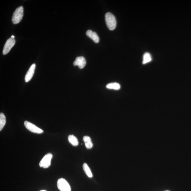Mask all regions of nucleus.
I'll return each instance as SVG.
<instances>
[{"label": "nucleus", "instance_id": "f257e3e1", "mask_svg": "<svg viewBox=\"0 0 191 191\" xmlns=\"http://www.w3.org/2000/svg\"><path fill=\"white\" fill-rule=\"evenodd\" d=\"M105 21L107 26L111 31L114 30L116 26L115 17L111 12H107L105 15Z\"/></svg>", "mask_w": 191, "mask_h": 191}, {"label": "nucleus", "instance_id": "f03ea898", "mask_svg": "<svg viewBox=\"0 0 191 191\" xmlns=\"http://www.w3.org/2000/svg\"><path fill=\"white\" fill-rule=\"evenodd\" d=\"M24 16V8L21 6L15 10L12 17V22L14 24H18L22 20Z\"/></svg>", "mask_w": 191, "mask_h": 191}, {"label": "nucleus", "instance_id": "7ed1b4c3", "mask_svg": "<svg viewBox=\"0 0 191 191\" xmlns=\"http://www.w3.org/2000/svg\"><path fill=\"white\" fill-rule=\"evenodd\" d=\"M57 186L60 191H71V188L69 183L64 178H60L58 179Z\"/></svg>", "mask_w": 191, "mask_h": 191}, {"label": "nucleus", "instance_id": "20e7f679", "mask_svg": "<svg viewBox=\"0 0 191 191\" xmlns=\"http://www.w3.org/2000/svg\"><path fill=\"white\" fill-rule=\"evenodd\" d=\"M52 155L51 153H48L45 155V156L40 161V167H41L44 168V169L49 167L51 165V160L52 159Z\"/></svg>", "mask_w": 191, "mask_h": 191}, {"label": "nucleus", "instance_id": "39448f33", "mask_svg": "<svg viewBox=\"0 0 191 191\" xmlns=\"http://www.w3.org/2000/svg\"><path fill=\"white\" fill-rule=\"evenodd\" d=\"M24 125L26 128L32 133H37V134H41L44 132V131L41 129L39 128L34 124L31 123L28 121H25Z\"/></svg>", "mask_w": 191, "mask_h": 191}, {"label": "nucleus", "instance_id": "423d86ee", "mask_svg": "<svg viewBox=\"0 0 191 191\" xmlns=\"http://www.w3.org/2000/svg\"><path fill=\"white\" fill-rule=\"evenodd\" d=\"M15 43V40L14 38H10L7 40L4 45L3 50V54L4 55H5L8 54L11 49L14 46Z\"/></svg>", "mask_w": 191, "mask_h": 191}, {"label": "nucleus", "instance_id": "0eeeda50", "mask_svg": "<svg viewBox=\"0 0 191 191\" xmlns=\"http://www.w3.org/2000/svg\"><path fill=\"white\" fill-rule=\"evenodd\" d=\"M86 60L83 56L77 57L74 61V66H77L80 69H83L86 65Z\"/></svg>", "mask_w": 191, "mask_h": 191}, {"label": "nucleus", "instance_id": "6e6552de", "mask_svg": "<svg viewBox=\"0 0 191 191\" xmlns=\"http://www.w3.org/2000/svg\"><path fill=\"white\" fill-rule=\"evenodd\" d=\"M35 67L36 65L35 64H33L29 68L25 77V81L26 82H28L31 80L35 73Z\"/></svg>", "mask_w": 191, "mask_h": 191}, {"label": "nucleus", "instance_id": "1a4fd4ad", "mask_svg": "<svg viewBox=\"0 0 191 191\" xmlns=\"http://www.w3.org/2000/svg\"><path fill=\"white\" fill-rule=\"evenodd\" d=\"M86 35L88 37L93 40L95 43H97L99 42L100 39L98 35L96 32H93L91 30H88L87 31Z\"/></svg>", "mask_w": 191, "mask_h": 191}, {"label": "nucleus", "instance_id": "9d476101", "mask_svg": "<svg viewBox=\"0 0 191 191\" xmlns=\"http://www.w3.org/2000/svg\"><path fill=\"white\" fill-rule=\"evenodd\" d=\"M83 140L85 142V145L87 148L90 149L93 147V143L90 137L88 136H85L83 137Z\"/></svg>", "mask_w": 191, "mask_h": 191}, {"label": "nucleus", "instance_id": "9b49d317", "mask_svg": "<svg viewBox=\"0 0 191 191\" xmlns=\"http://www.w3.org/2000/svg\"><path fill=\"white\" fill-rule=\"evenodd\" d=\"M68 140L69 142L74 146H77L79 144V142L77 137L73 135H70L68 136Z\"/></svg>", "mask_w": 191, "mask_h": 191}, {"label": "nucleus", "instance_id": "f8f14e48", "mask_svg": "<svg viewBox=\"0 0 191 191\" xmlns=\"http://www.w3.org/2000/svg\"><path fill=\"white\" fill-rule=\"evenodd\" d=\"M6 122V119L5 116L3 113L0 114V131H1L5 125Z\"/></svg>", "mask_w": 191, "mask_h": 191}, {"label": "nucleus", "instance_id": "ddd939ff", "mask_svg": "<svg viewBox=\"0 0 191 191\" xmlns=\"http://www.w3.org/2000/svg\"><path fill=\"white\" fill-rule=\"evenodd\" d=\"M83 168L84 171L86 175H88V177H93L92 173L90 169L88 164L86 163H84L83 164Z\"/></svg>", "mask_w": 191, "mask_h": 191}, {"label": "nucleus", "instance_id": "4468645a", "mask_svg": "<svg viewBox=\"0 0 191 191\" xmlns=\"http://www.w3.org/2000/svg\"><path fill=\"white\" fill-rule=\"evenodd\" d=\"M106 88L109 89L118 90L120 88V85L119 84L116 83H111L106 85Z\"/></svg>", "mask_w": 191, "mask_h": 191}, {"label": "nucleus", "instance_id": "2eb2a0df", "mask_svg": "<svg viewBox=\"0 0 191 191\" xmlns=\"http://www.w3.org/2000/svg\"><path fill=\"white\" fill-rule=\"evenodd\" d=\"M152 60V57L150 54L148 52H146L144 54L143 63L145 64L148 63L151 61Z\"/></svg>", "mask_w": 191, "mask_h": 191}, {"label": "nucleus", "instance_id": "dca6fc26", "mask_svg": "<svg viewBox=\"0 0 191 191\" xmlns=\"http://www.w3.org/2000/svg\"><path fill=\"white\" fill-rule=\"evenodd\" d=\"M11 38H15V36H14V35H12Z\"/></svg>", "mask_w": 191, "mask_h": 191}, {"label": "nucleus", "instance_id": "f3484780", "mask_svg": "<svg viewBox=\"0 0 191 191\" xmlns=\"http://www.w3.org/2000/svg\"><path fill=\"white\" fill-rule=\"evenodd\" d=\"M40 191H46V190H40Z\"/></svg>", "mask_w": 191, "mask_h": 191}, {"label": "nucleus", "instance_id": "a211bd4d", "mask_svg": "<svg viewBox=\"0 0 191 191\" xmlns=\"http://www.w3.org/2000/svg\"></svg>", "mask_w": 191, "mask_h": 191}]
</instances>
